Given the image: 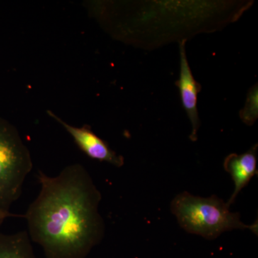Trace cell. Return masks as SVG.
Returning a JSON list of instances; mask_svg holds the SVG:
<instances>
[{
  "label": "cell",
  "mask_w": 258,
  "mask_h": 258,
  "mask_svg": "<svg viewBox=\"0 0 258 258\" xmlns=\"http://www.w3.org/2000/svg\"><path fill=\"white\" fill-rule=\"evenodd\" d=\"M241 120L247 125H252L258 118V88L254 85L247 93L243 108L240 111Z\"/></svg>",
  "instance_id": "8"
},
{
  "label": "cell",
  "mask_w": 258,
  "mask_h": 258,
  "mask_svg": "<svg viewBox=\"0 0 258 258\" xmlns=\"http://www.w3.org/2000/svg\"><path fill=\"white\" fill-rule=\"evenodd\" d=\"M257 144L242 154H230L224 161L225 170L230 174L235 189L227 204L230 207L242 189L249 184L251 179L257 174Z\"/></svg>",
  "instance_id": "6"
},
{
  "label": "cell",
  "mask_w": 258,
  "mask_h": 258,
  "mask_svg": "<svg viewBox=\"0 0 258 258\" xmlns=\"http://www.w3.org/2000/svg\"><path fill=\"white\" fill-rule=\"evenodd\" d=\"M47 113L63 127L71 136L75 143L88 157L103 162H107L116 167H121L124 164V159L112 150L105 141L100 138L93 132L91 127L84 125L76 127L69 124L53 112L47 110Z\"/></svg>",
  "instance_id": "4"
},
{
  "label": "cell",
  "mask_w": 258,
  "mask_h": 258,
  "mask_svg": "<svg viewBox=\"0 0 258 258\" xmlns=\"http://www.w3.org/2000/svg\"><path fill=\"white\" fill-rule=\"evenodd\" d=\"M180 71L179 80L175 83L179 88L180 97L183 108L191 125V132L189 135L191 141L198 140V132L200 126L198 109V93L202 89L201 85L194 78L192 72L186 52V40L179 43Z\"/></svg>",
  "instance_id": "5"
},
{
  "label": "cell",
  "mask_w": 258,
  "mask_h": 258,
  "mask_svg": "<svg viewBox=\"0 0 258 258\" xmlns=\"http://www.w3.org/2000/svg\"><path fill=\"white\" fill-rule=\"evenodd\" d=\"M9 217V215H5V214L0 212V224H1L2 222L4 221L5 219L8 218V217Z\"/></svg>",
  "instance_id": "9"
},
{
  "label": "cell",
  "mask_w": 258,
  "mask_h": 258,
  "mask_svg": "<svg viewBox=\"0 0 258 258\" xmlns=\"http://www.w3.org/2000/svg\"><path fill=\"white\" fill-rule=\"evenodd\" d=\"M170 208L181 228L206 240H215L233 230H249L257 235V221L252 225L243 223L240 214L231 212L230 206L216 195L205 198L184 191L176 195Z\"/></svg>",
  "instance_id": "2"
},
{
  "label": "cell",
  "mask_w": 258,
  "mask_h": 258,
  "mask_svg": "<svg viewBox=\"0 0 258 258\" xmlns=\"http://www.w3.org/2000/svg\"><path fill=\"white\" fill-rule=\"evenodd\" d=\"M28 231L0 233V258H37Z\"/></svg>",
  "instance_id": "7"
},
{
  "label": "cell",
  "mask_w": 258,
  "mask_h": 258,
  "mask_svg": "<svg viewBox=\"0 0 258 258\" xmlns=\"http://www.w3.org/2000/svg\"><path fill=\"white\" fill-rule=\"evenodd\" d=\"M40 191L24 215L32 242L46 258H86L105 235L101 194L81 164L58 175L39 171Z\"/></svg>",
  "instance_id": "1"
},
{
  "label": "cell",
  "mask_w": 258,
  "mask_h": 258,
  "mask_svg": "<svg viewBox=\"0 0 258 258\" xmlns=\"http://www.w3.org/2000/svg\"><path fill=\"white\" fill-rule=\"evenodd\" d=\"M33 163L28 147L14 125L0 117V212L10 210L20 198Z\"/></svg>",
  "instance_id": "3"
}]
</instances>
